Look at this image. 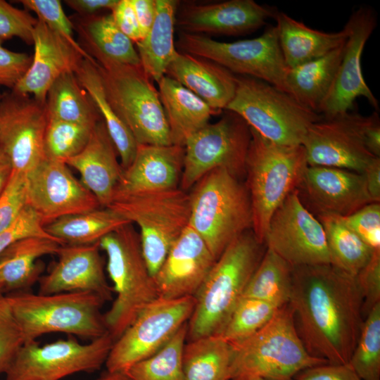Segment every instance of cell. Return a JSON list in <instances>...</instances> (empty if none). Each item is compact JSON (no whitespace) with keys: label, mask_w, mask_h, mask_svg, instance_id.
I'll use <instances>...</instances> for the list:
<instances>
[{"label":"cell","mask_w":380,"mask_h":380,"mask_svg":"<svg viewBox=\"0 0 380 380\" xmlns=\"http://www.w3.org/2000/svg\"><path fill=\"white\" fill-rule=\"evenodd\" d=\"M288 305L311 355L349 362L364 320L355 277L331 264L293 267Z\"/></svg>","instance_id":"obj_1"},{"label":"cell","mask_w":380,"mask_h":380,"mask_svg":"<svg viewBox=\"0 0 380 380\" xmlns=\"http://www.w3.org/2000/svg\"><path fill=\"white\" fill-rule=\"evenodd\" d=\"M264 246L249 229L216 260L194 296L195 305L187 322L188 340L220 332L242 298L265 251Z\"/></svg>","instance_id":"obj_2"},{"label":"cell","mask_w":380,"mask_h":380,"mask_svg":"<svg viewBox=\"0 0 380 380\" xmlns=\"http://www.w3.org/2000/svg\"><path fill=\"white\" fill-rule=\"evenodd\" d=\"M231 346L230 380L256 377L293 380L308 368L329 363L308 353L298 335L288 304L281 307L255 334Z\"/></svg>","instance_id":"obj_3"},{"label":"cell","mask_w":380,"mask_h":380,"mask_svg":"<svg viewBox=\"0 0 380 380\" xmlns=\"http://www.w3.org/2000/svg\"><path fill=\"white\" fill-rule=\"evenodd\" d=\"M250 130L245 184L251 203L252 231L264 244L272 215L296 189L308 165L302 145H279Z\"/></svg>","instance_id":"obj_4"},{"label":"cell","mask_w":380,"mask_h":380,"mask_svg":"<svg viewBox=\"0 0 380 380\" xmlns=\"http://www.w3.org/2000/svg\"><path fill=\"white\" fill-rule=\"evenodd\" d=\"M192 188L189 225L217 260L236 237L252 229L248 189L224 168L209 172Z\"/></svg>","instance_id":"obj_5"},{"label":"cell","mask_w":380,"mask_h":380,"mask_svg":"<svg viewBox=\"0 0 380 380\" xmlns=\"http://www.w3.org/2000/svg\"><path fill=\"white\" fill-rule=\"evenodd\" d=\"M99 246L106 254V270L116 293L103 315L107 331L115 341L158 294L142 254L139 234L132 223L103 236Z\"/></svg>","instance_id":"obj_6"},{"label":"cell","mask_w":380,"mask_h":380,"mask_svg":"<svg viewBox=\"0 0 380 380\" xmlns=\"http://www.w3.org/2000/svg\"><path fill=\"white\" fill-rule=\"evenodd\" d=\"M140 230L142 254L153 277L189 223V193L179 187L135 192L115 191L106 207Z\"/></svg>","instance_id":"obj_7"},{"label":"cell","mask_w":380,"mask_h":380,"mask_svg":"<svg viewBox=\"0 0 380 380\" xmlns=\"http://www.w3.org/2000/svg\"><path fill=\"white\" fill-rule=\"evenodd\" d=\"M25 343L49 333H65L91 340L106 334L101 308L104 300L89 292L53 294L18 291L7 296Z\"/></svg>","instance_id":"obj_8"},{"label":"cell","mask_w":380,"mask_h":380,"mask_svg":"<svg viewBox=\"0 0 380 380\" xmlns=\"http://www.w3.org/2000/svg\"><path fill=\"white\" fill-rule=\"evenodd\" d=\"M225 110L239 115L262 137L284 146L302 145L309 127L322 118L289 94L246 76H236V92Z\"/></svg>","instance_id":"obj_9"},{"label":"cell","mask_w":380,"mask_h":380,"mask_svg":"<svg viewBox=\"0 0 380 380\" xmlns=\"http://www.w3.org/2000/svg\"><path fill=\"white\" fill-rule=\"evenodd\" d=\"M98 68L110 105L137 144L172 145L158 90L141 65L108 63Z\"/></svg>","instance_id":"obj_10"},{"label":"cell","mask_w":380,"mask_h":380,"mask_svg":"<svg viewBox=\"0 0 380 380\" xmlns=\"http://www.w3.org/2000/svg\"><path fill=\"white\" fill-rule=\"evenodd\" d=\"M177 44L183 53L210 60L232 73L264 81L288 94L286 85L288 67L274 25L268 26L256 38L232 42L182 32Z\"/></svg>","instance_id":"obj_11"},{"label":"cell","mask_w":380,"mask_h":380,"mask_svg":"<svg viewBox=\"0 0 380 380\" xmlns=\"http://www.w3.org/2000/svg\"><path fill=\"white\" fill-rule=\"evenodd\" d=\"M225 110L217 122L208 123L186 142L179 183L183 191L217 168H224L239 179L246 176L250 127L239 115Z\"/></svg>","instance_id":"obj_12"},{"label":"cell","mask_w":380,"mask_h":380,"mask_svg":"<svg viewBox=\"0 0 380 380\" xmlns=\"http://www.w3.org/2000/svg\"><path fill=\"white\" fill-rule=\"evenodd\" d=\"M194 296L158 297L146 305L112 346L107 372H125L160 350L190 319Z\"/></svg>","instance_id":"obj_13"},{"label":"cell","mask_w":380,"mask_h":380,"mask_svg":"<svg viewBox=\"0 0 380 380\" xmlns=\"http://www.w3.org/2000/svg\"><path fill=\"white\" fill-rule=\"evenodd\" d=\"M114 340L107 332L82 344L74 338L44 346L36 341L21 347L8 369L6 380H59L77 372H93L106 363Z\"/></svg>","instance_id":"obj_14"},{"label":"cell","mask_w":380,"mask_h":380,"mask_svg":"<svg viewBox=\"0 0 380 380\" xmlns=\"http://www.w3.org/2000/svg\"><path fill=\"white\" fill-rule=\"evenodd\" d=\"M376 111L365 116L354 111L322 117L308 128L302 142L307 163L362 173L375 158L367 144L369 127Z\"/></svg>","instance_id":"obj_15"},{"label":"cell","mask_w":380,"mask_h":380,"mask_svg":"<svg viewBox=\"0 0 380 380\" xmlns=\"http://www.w3.org/2000/svg\"><path fill=\"white\" fill-rule=\"evenodd\" d=\"M264 244L293 267L331 264L324 228L296 189L272 215Z\"/></svg>","instance_id":"obj_16"},{"label":"cell","mask_w":380,"mask_h":380,"mask_svg":"<svg viewBox=\"0 0 380 380\" xmlns=\"http://www.w3.org/2000/svg\"><path fill=\"white\" fill-rule=\"evenodd\" d=\"M49 121L45 103L13 90L0 100V147L14 171L27 172L46 158Z\"/></svg>","instance_id":"obj_17"},{"label":"cell","mask_w":380,"mask_h":380,"mask_svg":"<svg viewBox=\"0 0 380 380\" xmlns=\"http://www.w3.org/2000/svg\"><path fill=\"white\" fill-rule=\"evenodd\" d=\"M26 205L44 227L62 217L101 208L65 163L46 157L26 172Z\"/></svg>","instance_id":"obj_18"},{"label":"cell","mask_w":380,"mask_h":380,"mask_svg":"<svg viewBox=\"0 0 380 380\" xmlns=\"http://www.w3.org/2000/svg\"><path fill=\"white\" fill-rule=\"evenodd\" d=\"M377 25L376 16L369 7L355 10L344 25L348 37L331 89L319 110L324 118H331L349 111L355 100L362 96L375 109L379 102L362 75L361 58L365 46Z\"/></svg>","instance_id":"obj_19"},{"label":"cell","mask_w":380,"mask_h":380,"mask_svg":"<svg viewBox=\"0 0 380 380\" xmlns=\"http://www.w3.org/2000/svg\"><path fill=\"white\" fill-rule=\"evenodd\" d=\"M296 190L316 217H346L372 203L363 175L346 169L308 165Z\"/></svg>","instance_id":"obj_20"},{"label":"cell","mask_w":380,"mask_h":380,"mask_svg":"<svg viewBox=\"0 0 380 380\" xmlns=\"http://www.w3.org/2000/svg\"><path fill=\"white\" fill-rule=\"evenodd\" d=\"M215 261L202 238L188 225L153 277L158 297L194 296Z\"/></svg>","instance_id":"obj_21"},{"label":"cell","mask_w":380,"mask_h":380,"mask_svg":"<svg viewBox=\"0 0 380 380\" xmlns=\"http://www.w3.org/2000/svg\"><path fill=\"white\" fill-rule=\"evenodd\" d=\"M277 12L253 0L189 4L176 15V25L187 34L241 35L259 29Z\"/></svg>","instance_id":"obj_22"},{"label":"cell","mask_w":380,"mask_h":380,"mask_svg":"<svg viewBox=\"0 0 380 380\" xmlns=\"http://www.w3.org/2000/svg\"><path fill=\"white\" fill-rule=\"evenodd\" d=\"M99 249V242L61 245L57 262L39 279L38 293L89 292L104 301L110 300L113 288L106 281Z\"/></svg>","instance_id":"obj_23"},{"label":"cell","mask_w":380,"mask_h":380,"mask_svg":"<svg viewBox=\"0 0 380 380\" xmlns=\"http://www.w3.org/2000/svg\"><path fill=\"white\" fill-rule=\"evenodd\" d=\"M31 64L13 91L45 103L47 91L61 75L75 72L84 58L65 39L38 20L33 32Z\"/></svg>","instance_id":"obj_24"},{"label":"cell","mask_w":380,"mask_h":380,"mask_svg":"<svg viewBox=\"0 0 380 380\" xmlns=\"http://www.w3.org/2000/svg\"><path fill=\"white\" fill-rule=\"evenodd\" d=\"M118 155L101 118L94 125L84 148L65 161L79 172L80 180L102 208L110 202L123 172Z\"/></svg>","instance_id":"obj_25"},{"label":"cell","mask_w":380,"mask_h":380,"mask_svg":"<svg viewBox=\"0 0 380 380\" xmlns=\"http://www.w3.org/2000/svg\"><path fill=\"white\" fill-rule=\"evenodd\" d=\"M184 148L177 145L138 144L115 190L123 192L175 189L180 183Z\"/></svg>","instance_id":"obj_26"},{"label":"cell","mask_w":380,"mask_h":380,"mask_svg":"<svg viewBox=\"0 0 380 380\" xmlns=\"http://www.w3.org/2000/svg\"><path fill=\"white\" fill-rule=\"evenodd\" d=\"M165 75L192 91L212 108L222 112L233 99L236 76L210 60L179 52Z\"/></svg>","instance_id":"obj_27"},{"label":"cell","mask_w":380,"mask_h":380,"mask_svg":"<svg viewBox=\"0 0 380 380\" xmlns=\"http://www.w3.org/2000/svg\"><path fill=\"white\" fill-rule=\"evenodd\" d=\"M71 21L82 42L80 46L99 65H141L134 44L119 30L110 13L87 17L77 15Z\"/></svg>","instance_id":"obj_28"},{"label":"cell","mask_w":380,"mask_h":380,"mask_svg":"<svg viewBox=\"0 0 380 380\" xmlns=\"http://www.w3.org/2000/svg\"><path fill=\"white\" fill-rule=\"evenodd\" d=\"M158 84L174 145L184 147L194 134L208 124L212 115L221 113L167 75L163 76Z\"/></svg>","instance_id":"obj_29"},{"label":"cell","mask_w":380,"mask_h":380,"mask_svg":"<svg viewBox=\"0 0 380 380\" xmlns=\"http://www.w3.org/2000/svg\"><path fill=\"white\" fill-rule=\"evenodd\" d=\"M279 44L288 68L327 55L345 43L348 32H327L311 28L284 12L274 17Z\"/></svg>","instance_id":"obj_30"},{"label":"cell","mask_w":380,"mask_h":380,"mask_svg":"<svg viewBox=\"0 0 380 380\" xmlns=\"http://www.w3.org/2000/svg\"><path fill=\"white\" fill-rule=\"evenodd\" d=\"M61 245L56 239L30 236L10 246L0 255V281L4 291H23L39 281L43 267L37 260L56 254Z\"/></svg>","instance_id":"obj_31"},{"label":"cell","mask_w":380,"mask_h":380,"mask_svg":"<svg viewBox=\"0 0 380 380\" xmlns=\"http://www.w3.org/2000/svg\"><path fill=\"white\" fill-rule=\"evenodd\" d=\"M344 44L324 56L288 68L286 75L288 94L319 114V108L335 80Z\"/></svg>","instance_id":"obj_32"},{"label":"cell","mask_w":380,"mask_h":380,"mask_svg":"<svg viewBox=\"0 0 380 380\" xmlns=\"http://www.w3.org/2000/svg\"><path fill=\"white\" fill-rule=\"evenodd\" d=\"M156 15L151 30L135 44L142 68L158 83L178 53L174 42L178 1L156 0Z\"/></svg>","instance_id":"obj_33"},{"label":"cell","mask_w":380,"mask_h":380,"mask_svg":"<svg viewBox=\"0 0 380 380\" xmlns=\"http://www.w3.org/2000/svg\"><path fill=\"white\" fill-rule=\"evenodd\" d=\"M75 73L102 118L120 158V165L125 170L132 163L138 144L110 105L97 63L82 58Z\"/></svg>","instance_id":"obj_34"},{"label":"cell","mask_w":380,"mask_h":380,"mask_svg":"<svg viewBox=\"0 0 380 380\" xmlns=\"http://www.w3.org/2000/svg\"><path fill=\"white\" fill-rule=\"evenodd\" d=\"M232 347L217 334L185 343L182 351L184 380H230Z\"/></svg>","instance_id":"obj_35"},{"label":"cell","mask_w":380,"mask_h":380,"mask_svg":"<svg viewBox=\"0 0 380 380\" xmlns=\"http://www.w3.org/2000/svg\"><path fill=\"white\" fill-rule=\"evenodd\" d=\"M131 223L108 208L62 217L44 227L63 244L88 245L99 241L122 226Z\"/></svg>","instance_id":"obj_36"},{"label":"cell","mask_w":380,"mask_h":380,"mask_svg":"<svg viewBox=\"0 0 380 380\" xmlns=\"http://www.w3.org/2000/svg\"><path fill=\"white\" fill-rule=\"evenodd\" d=\"M45 106L49 120L95 124L101 119L74 72L63 73L53 82Z\"/></svg>","instance_id":"obj_37"},{"label":"cell","mask_w":380,"mask_h":380,"mask_svg":"<svg viewBox=\"0 0 380 380\" xmlns=\"http://www.w3.org/2000/svg\"><path fill=\"white\" fill-rule=\"evenodd\" d=\"M317 217L324 228L331 265L356 277L368 263L374 249L348 228L341 217L320 215Z\"/></svg>","instance_id":"obj_38"},{"label":"cell","mask_w":380,"mask_h":380,"mask_svg":"<svg viewBox=\"0 0 380 380\" xmlns=\"http://www.w3.org/2000/svg\"><path fill=\"white\" fill-rule=\"evenodd\" d=\"M292 271L291 265L266 248L242 297L260 299L279 307L288 304L292 285Z\"/></svg>","instance_id":"obj_39"},{"label":"cell","mask_w":380,"mask_h":380,"mask_svg":"<svg viewBox=\"0 0 380 380\" xmlns=\"http://www.w3.org/2000/svg\"><path fill=\"white\" fill-rule=\"evenodd\" d=\"M187 323L156 353L123 372L130 380H184L182 351Z\"/></svg>","instance_id":"obj_40"},{"label":"cell","mask_w":380,"mask_h":380,"mask_svg":"<svg viewBox=\"0 0 380 380\" xmlns=\"http://www.w3.org/2000/svg\"><path fill=\"white\" fill-rule=\"evenodd\" d=\"M280 308L260 299L242 297L217 335L231 345L239 343L266 325Z\"/></svg>","instance_id":"obj_41"},{"label":"cell","mask_w":380,"mask_h":380,"mask_svg":"<svg viewBox=\"0 0 380 380\" xmlns=\"http://www.w3.org/2000/svg\"><path fill=\"white\" fill-rule=\"evenodd\" d=\"M348 363L361 380H380V303L365 317Z\"/></svg>","instance_id":"obj_42"},{"label":"cell","mask_w":380,"mask_h":380,"mask_svg":"<svg viewBox=\"0 0 380 380\" xmlns=\"http://www.w3.org/2000/svg\"><path fill=\"white\" fill-rule=\"evenodd\" d=\"M95 125L49 120L44 137L46 157L65 163L84 148Z\"/></svg>","instance_id":"obj_43"},{"label":"cell","mask_w":380,"mask_h":380,"mask_svg":"<svg viewBox=\"0 0 380 380\" xmlns=\"http://www.w3.org/2000/svg\"><path fill=\"white\" fill-rule=\"evenodd\" d=\"M25 9L37 15V18L65 39L85 59L95 61L79 44L74 37L73 23L65 13L58 0H20Z\"/></svg>","instance_id":"obj_44"},{"label":"cell","mask_w":380,"mask_h":380,"mask_svg":"<svg viewBox=\"0 0 380 380\" xmlns=\"http://www.w3.org/2000/svg\"><path fill=\"white\" fill-rule=\"evenodd\" d=\"M21 329L7 296H0V376L6 374L24 345Z\"/></svg>","instance_id":"obj_45"},{"label":"cell","mask_w":380,"mask_h":380,"mask_svg":"<svg viewBox=\"0 0 380 380\" xmlns=\"http://www.w3.org/2000/svg\"><path fill=\"white\" fill-rule=\"evenodd\" d=\"M38 22L26 9L14 7L0 0V39L18 37L27 44H32L33 32Z\"/></svg>","instance_id":"obj_46"},{"label":"cell","mask_w":380,"mask_h":380,"mask_svg":"<svg viewBox=\"0 0 380 380\" xmlns=\"http://www.w3.org/2000/svg\"><path fill=\"white\" fill-rule=\"evenodd\" d=\"M346 225L373 249L380 248V203H370L341 217Z\"/></svg>","instance_id":"obj_47"},{"label":"cell","mask_w":380,"mask_h":380,"mask_svg":"<svg viewBox=\"0 0 380 380\" xmlns=\"http://www.w3.org/2000/svg\"><path fill=\"white\" fill-rule=\"evenodd\" d=\"M26 205V173L13 170L0 196V233L8 228Z\"/></svg>","instance_id":"obj_48"},{"label":"cell","mask_w":380,"mask_h":380,"mask_svg":"<svg viewBox=\"0 0 380 380\" xmlns=\"http://www.w3.org/2000/svg\"><path fill=\"white\" fill-rule=\"evenodd\" d=\"M30 236L56 239L46 232L38 215L26 205L15 221L0 233V255L16 241Z\"/></svg>","instance_id":"obj_49"},{"label":"cell","mask_w":380,"mask_h":380,"mask_svg":"<svg viewBox=\"0 0 380 380\" xmlns=\"http://www.w3.org/2000/svg\"><path fill=\"white\" fill-rule=\"evenodd\" d=\"M355 277L362 298L365 318L380 303V248L374 250L368 263Z\"/></svg>","instance_id":"obj_50"},{"label":"cell","mask_w":380,"mask_h":380,"mask_svg":"<svg viewBox=\"0 0 380 380\" xmlns=\"http://www.w3.org/2000/svg\"><path fill=\"white\" fill-rule=\"evenodd\" d=\"M3 42L0 39V87L12 90L27 71L32 56L6 49Z\"/></svg>","instance_id":"obj_51"},{"label":"cell","mask_w":380,"mask_h":380,"mask_svg":"<svg viewBox=\"0 0 380 380\" xmlns=\"http://www.w3.org/2000/svg\"><path fill=\"white\" fill-rule=\"evenodd\" d=\"M293 380H361L348 364H324L308 368Z\"/></svg>","instance_id":"obj_52"},{"label":"cell","mask_w":380,"mask_h":380,"mask_svg":"<svg viewBox=\"0 0 380 380\" xmlns=\"http://www.w3.org/2000/svg\"><path fill=\"white\" fill-rule=\"evenodd\" d=\"M113 19L119 30L134 44L141 40L136 14L131 0H118L110 11Z\"/></svg>","instance_id":"obj_53"},{"label":"cell","mask_w":380,"mask_h":380,"mask_svg":"<svg viewBox=\"0 0 380 380\" xmlns=\"http://www.w3.org/2000/svg\"><path fill=\"white\" fill-rule=\"evenodd\" d=\"M137 19L141 39L151 30L156 15V0H131Z\"/></svg>","instance_id":"obj_54"},{"label":"cell","mask_w":380,"mask_h":380,"mask_svg":"<svg viewBox=\"0 0 380 380\" xmlns=\"http://www.w3.org/2000/svg\"><path fill=\"white\" fill-rule=\"evenodd\" d=\"M118 0H66L65 3L77 15L82 17L91 16L99 14L102 11H111Z\"/></svg>","instance_id":"obj_55"},{"label":"cell","mask_w":380,"mask_h":380,"mask_svg":"<svg viewBox=\"0 0 380 380\" xmlns=\"http://www.w3.org/2000/svg\"><path fill=\"white\" fill-rule=\"evenodd\" d=\"M372 203H380V158H375L362 173Z\"/></svg>","instance_id":"obj_56"},{"label":"cell","mask_w":380,"mask_h":380,"mask_svg":"<svg viewBox=\"0 0 380 380\" xmlns=\"http://www.w3.org/2000/svg\"><path fill=\"white\" fill-rule=\"evenodd\" d=\"M11 161L0 147V196L5 190L13 172Z\"/></svg>","instance_id":"obj_57"},{"label":"cell","mask_w":380,"mask_h":380,"mask_svg":"<svg viewBox=\"0 0 380 380\" xmlns=\"http://www.w3.org/2000/svg\"><path fill=\"white\" fill-rule=\"evenodd\" d=\"M98 380H130L129 378L122 372H108L101 376Z\"/></svg>","instance_id":"obj_58"},{"label":"cell","mask_w":380,"mask_h":380,"mask_svg":"<svg viewBox=\"0 0 380 380\" xmlns=\"http://www.w3.org/2000/svg\"><path fill=\"white\" fill-rule=\"evenodd\" d=\"M248 380H267V379L260 378V377H256V378H251V379H249Z\"/></svg>","instance_id":"obj_59"},{"label":"cell","mask_w":380,"mask_h":380,"mask_svg":"<svg viewBox=\"0 0 380 380\" xmlns=\"http://www.w3.org/2000/svg\"><path fill=\"white\" fill-rule=\"evenodd\" d=\"M3 291H4L3 286H2L1 282L0 281V296L2 295Z\"/></svg>","instance_id":"obj_60"},{"label":"cell","mask_w":380,"mask_h":380,"mask_svg":"<svg viewBox=\"0 0 380 380\" xmlns=\"http://www.w3.org/2000/svg\"><path fill=\"white\" fill-rule=\"evenodd\" d=\"M1 95H2V94L0 93V100H1Z\"/></svg>","instance_id":"obj_61"}]
</instances>
